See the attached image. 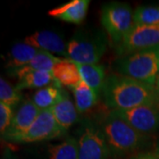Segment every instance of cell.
<instances>
[{"label":"cell","instance_id":"1","mask_svg":"<svg viewBox=\"0 0 159 159\" xmlns=\"http://www.w3.org/2000/svg\"><path fill=\"white\" fill-rule=\"evenodd\" d=\"M105 105L112 110H127L159 103V89L123 75L108 76L102 88Z\"/></svg>","mask_w":159,"mask_h":159},{"label":"cell","instance_id":"2","mask_svg":"<svg viewBox=\"0 0 159 159\" xmlns=\"http://www.w3.org/2000/svg\"><path fill=\"white\" fill-rule=\"evenodd\" d=\"M115 69L123 76L155 86L159 74V45L119 57L115 63Z\"/></svg>","mask_w":159,"mask_h":159},{"label":"cell","instance_id":"3","mask_svg":"<svg viewBox=\"0 0 159 159\" xmlns=\"http://www.w3.org/2000/svg\"><path fill=\"white\" fill-rule=\"evenodd\" d=\"M99 125L110 151L115 156L130 153L144 143V134L137 132L112 111L105 116Z\"/></svg>","mask_w":159,"mask_h":159},{"label":"cell","instance_id":"4","mask_svg":"<svg viewBox=\"0 0 159 159\" xmlns=\"http://www.w3.org/2000/svg\"><path fill=\"white\" fill-rule=\"evenodd\" d=\"M108 46L106 34L99 29H80L67 43L69 59L78 64H97Z\"/></svg>","mask_w":159,"mask_h":159},{"label":"cell","instance_id":"5","mask_svg":"<svg viewBox=\"0 0 159 159\" xmlns=\"http://www.w3.org/2000/svg\"><path fill=\"white\" fill-rule=\"evenodd\" d=\"M101 23L117 47L134 27V13L127 4L111 2L102 6Z\"/></svg>","mask_w":159,"mask_h":159},{"label":"cell","instance_id":"6","mask_svg":"<svg viewBox=\"0 0 159 159\" xmlns=\"http://www.w3.org/2000/svg\"><path fill=\"white\" fill-rule=\"evenodd\" d=\"M110 152L100 125L84 122L78 139V159H108Z\"/></svg>","mask_w":159,"mask_h":159},{"label":"cell","instance_id":"7","mask_svg":"<svg viewBox=\"0 0 159 159\" xmlns=\"http://www.w3.org/2000/svg\"><path fill=\"white\" fill-rule=\"evenodd\" d=\"M111 111L142 134L159 129V107L157 105H142L127 110H111Z\"/></svg>","mask_w":159,"mask_h":159},{"label":"cell","instance_id":"8","mask_svg":"<svg viewBox=\"0 0 159 159\" xmlns=\"http://www.w3.org/2000/svg\"><path fill=\"white\" fill-rule=\"evenodd\" d=\"M66 131L57 124L51 109L42 110L32 125L21 135L12 140L15 142H37L61 136Z\"/></svg>","mask_w":159,"mask_h":159},{"label":"cell","instance_id":"9","mask_svg":"<svg viewBox=\"0 0 159 159\" xmlns=\"http://www.w3.org/2000/svg\"><path fill=\"white\" fill-rule=\"evenodd\" d=\"M159 45V25L137 26L134 25L129 33L117 46L116 52L124 57L134 51Z\"/></svg>","mask_w":159,"mask_h":159},{"label":"cell","instance_id":"10","mask_svg":"<svg viewBox=\"0 0 159 159\" xmlns=\"http://www.w3.org/2000/svg\"><path fill=\"white\" fill-rule=\"evenodd\" d=\"M10 74L16 75L19 78V82L15 87L19 91L24 89H43L48 86H57L60 88V83L51 72L34 70L25 66L11 70Z\"/></svg>","mask_w":159,"mask_h":159},{"label":"cell","instance_id":"11","mask_svg":"<svg viewBox=\"0 0 159 159\" xmlns=\"http://www.w3.org/2000/svg\"><path fill=\"white\" fill-rule=\"evenodd\" d=\"M41 111L32 100L24 101L14 114L11 125L3 137L12 142L13 139L21 135L32 125Z\"/></svg>","mask_w":159,"mask_h":159},{"label":"cell","instance_id":"12","mask_svg":"<svg viewBox=\"0 0 159 159\" xmlns=\"http://www.w3.org/2000/svg\"><path fill=\"white\" fill-rule=\"evenodd\" d=\"M25 43L34 46L35 48L50 53H55L63 57H68L67 45H66L63 37L60 34L52 31H41L27 36L24 41Z\"/></svg>","mask_w":159,"mask_h":159},{"label":"cell","instance_id":"13","mask_svg":"<svg viewBox=\"0 0 159 159\" xmlns=\"http://www.w3.org/2000/svg\"><path fill=\"white\" fill-rule=\"evenodd\" d=\"M89 6V0H73L49 11V15L64 21L74 24L81 23L86 17Z\"/></svg>","mask_w":159,"mask_h":159},{"label":"cell","instance_id":"14","mask_svg":"<svg viewBox=\"0 0 159 159\" xmlns=\"http://www.w3.org/2000/svg\"><path fill=\"white\" fill-rule=\"evenodd\" d=\"M51 73L60 84L71 89L75 88L82 80L76 63L69 58L61 59L55 65Z\"/></svg>","mask_w":159,"mask_h":159},{"label":"cell","instance_id":"15","mask_svg":"<svg viewBox=\"0 0 159 159\" xmlns=\"http://www.w3.org/2000/svg\"><path fill=\"white\" fill-rule=\"evenodd\" d=\"M51 111L57 124L65 131L74 125L78 119V111L68 95H65L60 101L51 107Z\"/></svg>","mask_w":159,"mask_h":159},{"label":"cell","instance_id":"16","mask_svg":"<svg viewBox=\"0 0 159 159\" xmlns=\"http://www.w3.org/2000/svg\"><path fill=\"white\" fill-rule=\"evenodd\" d=\"M41 51L43 50L25 43H18L11 47L8 54L7 68L13 70L28 66Z\"/></svg>","mask_w":159,"mask_h":159},{"label":"cell","instance_id":"17","mask_svg":"<svg viewBox=\"0 0 159 159\" xmlns=\"http://www.w3.org/2000/svg\"><path fill=\"white\" fill-rule=\"evenodd\" d=\"M76 65L79 69L80 75L82 81H84L93 90L100 95V92L102 90L106 80L104 67L99 64L85 65L76 63Z\"/></svg>","mask_w":159,"mask_h":159},{"label":"cell","instance_id":"18","mask_svg":"<svg viewBox=\"0 0 159 159\" xmlns=\"http://www.w3.org/2000/svg\"><path fill=\"white\" fill-rule=\"evenodd\" d=\"M73 90L75 99V106L80 113H83L89 111L98 101L99 95L82 80L73 89Z\"/></svg>","mask_w":159,"mask_h":159},{"label":"cell","instance_id":"19","mask_svg":"<svg viewBox=\"0 0 159 159\" xmlns=\"http://www.w3.org/2000/svg\"><path fill=\"white\" fill-rule=\"evenodd\" d=\"M66 93L57 86H48L34 93L32 101L40 110L51 109L60 101Z\"/></svg>","mask_w":159,"mask_h":159},{"label":"cell","instance_id":"20","mask_svg":"<svg viewBox=\"0 0 159 159\" xmlns=\"http://www.w3.org/2000/svg\"><path fill=\"white\" fill-rule=\"evenodd\" d=\"M49 159H78V140L68 137L64 142L49 147Z\"/></svg>","mask_w":159,"mask_h":159},{"label":"cell","instance_id":"21","mask_svg":"<svg viewBox=\"0 0 159 159\" xmlns=\"http://www.w3.org/2000/svg\"><path fill=\"white\" fill-rule=\"evenodd\" d=\"M134 25H137V26L159 25V6H144L137 7L134 12Z\"/></svg>","mask_w":159,"mask_h":159},{"label":"cell","instance_id":"22","mask_svg":"<svg viewBox=\"0 0 159 159\" xmlns=\"http://www.w3.org/2000/svg\"><path fill=\"white\" fill-rule=\"evenodd\" d=\"M61 60V58L53 56L51 53L45 51H41L34 57V58L29 63L28 66L34 70L52 72V69Z\"/></svg>","mask_w":159,"mask_h":159},{"label":"cell","instance_id":"23","mask_svg":"<svg viewBox=\"0 0 159 159\" xmlns=\"http://www.w3.org/2000/svg\"><path fill=\"white\" fill-rule=\"evenodd\" d=\"M22 99V96L16 88L9 84L6 80L0 79V102L15 107Z\"/></svg>","mask_w":159,"mask_h":159},{"label":"cell","instance_id":"24","mask_svg":"<svg viewBox=\"0 0 159 159\" xmlns=\"http://www.w3.org/2000/svg\"><path fill=\"white\" fill-rule=\"evenodd\" d=\"M14 114L11 106L4 102H0V133L2 136H4L9 129Z\"/></svg>","mask_w":159,"mask_h":159},{"label":"cell","instance_id":"25","mask_svg":"<svg viewBox=\"0 0 159 159\" xmlns=\"http://www.w3.org/2000/svg\"><path fill=\"white\" fill-rule=\"evenodd\" d=\"M131 159H157L155 154L151 153H141L134 156Z\"/></svg>","mask_w":159,"mask_h":159},{"label":"cell","instance_id":"26","mask_svg":"<svg viewBox=\"0 0 159 159\" xmlns=\"http://www.w3.org/2000/svg\"><path fill=\"white\" fill-rule=\"evenodd\" d=\"M2 159H17L13 155H11L9 151H6V153L4 154Z\"/></svg>","mask_w":159,"mask_h":159},{"label":"cell","instance_id":"27","mask_svg":"<svg viewBox=\"0 0 159 159\" xmlns=\"http://www.w3.org/2000/svg\"><path fill=\"white\" fill-rule=\"evenodd\" d=\"M155 156L157 157V158L159 159V142L157 144V147H156V151H155Z\"/></svg>","mask_w":159,"mask_h":159},{"label":"cell","instance_id":"28","mask_svg":"<svg viewBox=\"0 0 159 159\" xmlns=\"http://www.w3.org/2000/svg\"><path fill=\"white\" fill-rule=\"evenodd\" d=\"M157 89H159V74H158V79H157Z\"/></svg>","mask_w":159,"mask_h":159}]
</instances>
